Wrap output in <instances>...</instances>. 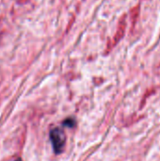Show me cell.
<instances>
[{
  "mask_svg": "<svg viewBox=\"0 0 160 161\" xmlns=\"http://www.w3.org/2000/svg\"><path fill=\"white\" fill-rule=\"evenodd\" d=\"M62 125H63L64 126H67V127H70V128L74 127V126H75V120H74V118H67V119L62 123Z\"/></svg>",
  "mask_w": 160,
  "mask_h": 161,
  "instance_id": "cell-2",
  "label": "cell"
},
{
  "mask_svg": "<svg viewBox=\"0 0 160 161\" xmlns=\"http://www.w3.org/2000/svg\"><path fill=\"white\" fill-rule=\"evenodd\" d=\"M15 161H22V159H21V158H17Z\"/></svg>",
  "mask_w": 160,
  "mask_h": 161,
  "instance_id": "cell-3",
  "label": "cell"
},
{
  "mask_svg": "<svg viewBox=\"0 0 160 161\" xmlns=\"http://www.w3.org/2000/svg\"><path fill=\"white\" fill-rule=\"evenodd\" d=\"M49 138H50L55 153L57 155L60 154L63 151L64 145L66 142V137H65L63 130L58 127L52 129L49 133Z\"/></svg>",
  "mask_w": 160,
  "mask_h": 161,
  "instance_id": "cell-1",
  "label": "cell"
}]
</instances>
